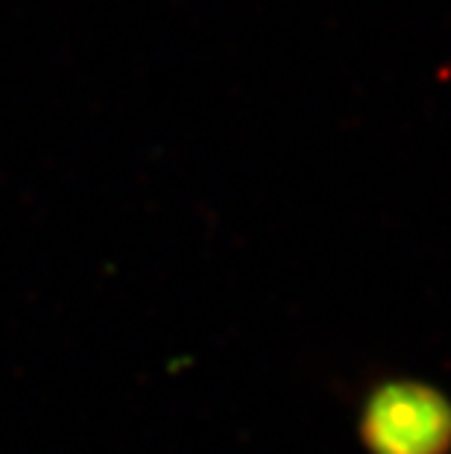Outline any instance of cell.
Masks as SVG:
<instances>
[{
	"label": "cell",
	"instance_id": "cell-1",
	"mask_svg": "<svg viewBox=\"0 0 451 454\" xmlns=\"http://www.w3.org/2000/svg\"><path fill=\"white\" fill-rule=\"evenodd\" d=\"M358 437L369 454H451V399L416 379L378 381L361 399Z\"/></svg>",
	"mask_w": 451,
	"mask_h": 454
}]
</instances>
